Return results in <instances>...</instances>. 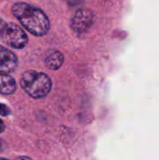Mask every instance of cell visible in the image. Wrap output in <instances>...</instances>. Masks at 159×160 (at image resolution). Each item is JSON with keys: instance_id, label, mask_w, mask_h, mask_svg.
Instances as JSON below:
<instances>
[{"instance_id": "cell-9", "label": "cell", "mask_w": 159, "mask_h": 160, "mask_svg": "<svg viewBox=\"0 0 159 160\" xmlns=\"http://www.w3.org/2000/svg\"><path fill=\"white\" fill-rule=\"evenodd\" d=\"M67 4H69L70 6H75L77 4H80L82 2V0H67Z\"/></svg>"}, {"instance_id": "cell-5", "label": "cell", "mask_w": 159, "mask_h": 160, "mask_svg": "<svg viewBox=\"0 0 159 160\" xmlns=\"http://www.w3.org/2000/svg\"><path fill=\"white\" fill-rule=\"evenodd\" d=\"M18 57L17 55L0 44V73L10 74L14 72L18 67Z\"/></svg>"}, {"instance_id": "cell-12", "label": "cell", "mask_w": 159, "mask_h": 160, "mask_svg": "<svg viewBox=\"0 0 159 160\" xmlns=\"http://www.w3.org/2000/svg\"><path fill=\"white\" fill-rule=\"evenodd\" d=\"M18 158H19V159H23V158H24V159H31V158H30L29 157H24V156H22V157H18Z\"/></svg>"}, {"instance_id": "cell-1", "label": "cell", "mask_w": 159, "mask_h": 160, "mask_svg": "<svg viewBox=\"0 0 159 160\" xmlns=\"http://www.w3.org/2000/svg\"><path fill=\"white\" fill-rule=\"evenodd\" d=\"M11 12L23 28L33 36L43 37L51 28V22L46 13L25 2L14 3L11 7Z\"/></svg>"}, {"instance_id": "cell-6", "label": "cell", "mask_w": 159, "mask_h": 160, "mask_svg": "<svg viewBox=\"0 0 159 160\" xmlns=\"http://www.w3.org/2000/svg\"><path fill=\"white\" fill-rule=\"evenodd\" d=\"M64 63V55L57 50L51 49L48 50L44 56V64L45 66L52 70L59 69Z\"/></svg>"}, {"instance_id": "cell-8", "label": "cell", "mask_w": 159, "mask_h": 160, "mask_svg": "<svg viewBox=\"0 0 159 160\" xmlns=\"http://www.w3.org/2000/svg\"><path fill=\"white\" fill-rule=\"evenodd\" d=\"M11 114V110L6 104L0 103V115L3 117H7Z\"/></svg>"}, {"instance_id": "cell-3", "label": "cell", "mask_w": 159, "mask_h": 160, "mask_svg": "<svg viewBox=\"0 0 159 160\" xmlns=\"http://www.w3.org/2000/svg\"><path fill=\"white\" fill-rule=\"evenodd\" d=\"M0 40L9 48L23 49L28 43V36L17 23L7 22L0 17Z\"/></svg>"}, {"instance_id": "cell-10", "label": "cell", "mask_w": 159, "mask_h": 160, "mask_svg": "<svg viewBox=\"0 0 159 160\" xmlns=\"http://www.w3.org/2000/svg\"><path fill=\"white\" fill-rule=\"evenodd\" d=\"M5 129H6V125H5V123L0 119V134H2V133L5 131Z\"/></svg>"}, {"instance_id": "cell-2", "label": "cell", "mask_w": 159, "mask_h": 160, "mask_svg": "<svg viewBox=\"0 0 159 160\" xmlns=\"http://www.w3.org/2000/svg\"><path fill=\"white\" fill-rule=\"evenodd\" d=\"M22 89L32 98L39 99L49 95L52 90V80L43 72L26 70L20 78Z\"/></svg>"}, {"instance_id": "cell-7", "label": "cell", "mask_w": 159, "mask_h": 160, "mask_svg": "<svg viewBox=\"0 0 159 160\" xmlns=\"http://www.w3.org/2000/svg\"><path fill=\"white\" fill-rule=\"evenodd\" d=\"M17 90V82L9 74L0 73V94L5 96L13 95Z\"/></svg>"}, {"instance_id": "cell-11", "label": "cell", "mask_w": 159, "mask_h": 160, "mask_svg": "<svg viewBox=\"0 0 159 160\" xmlns=\"http://www.w3.org/2000/svg\"><path fill=\"white\" fill-rule=\"evenodd\" d=\"M5 148V142L2 139H0V152H2Z\"/></svg>"}, {"instance_id": "cell-4", "label": "cell", "mask_w": 159, "mask_h": 160, "mask_svg": "<svg viewBox=\"0 0 159 160\" xmlns=\"http://www.w3.org/2000/svg\"><path fill=\"white\" fill-rule=\"evenodd\" d=\"M95 22V13L88 8L79 9L71 19V28L77 34H83L93 25Z\"/></svg>"}]
</instances>
